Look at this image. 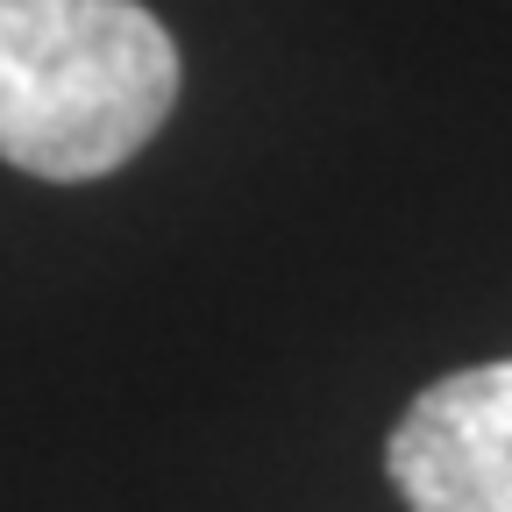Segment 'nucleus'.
<instances>
[{
  "mask_svg": "<svg viewBox=\"0 0 512 512\" xmlns=\"http://www.w3.org/2000/svg\"><path fill=\"white\" fill-rule=\"evenodd\" d=\"M178 107V43L136 0H0V164L107 178Z\"/></svg>",
  "mask_w": 512,
  "mask_h": 512,
  "instance_id": "nucleus-1",
  "label": "nucleus"
},
{
  "mask_svg": "<svg viewBox=\"0 0 512 512\" xmlns=\"http://www.w3.org/2000/svg\"><path fill=\"white\" fill-rule=\"evenodd\" d=\"M413 512H512V356L434 377L384 448Z\"/></svg>",
  "mask_w": 512,
  "mask_h": 512,
  "instance_id": "nucleus-2",
  "label": "nucleus"
}]
</instances>
